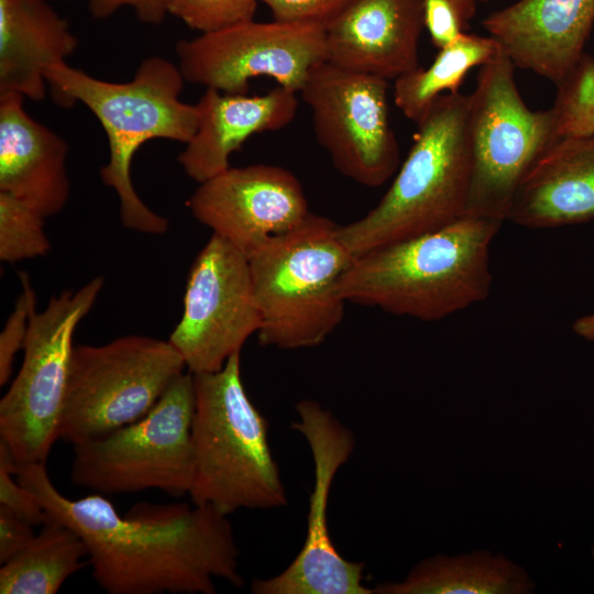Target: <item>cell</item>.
I'll return each instance as SVG.
<instances>
[{
    "label": "cell",
    "mask_w": 594,
    "mask_h": 594,
    "mask_svg": "<svg viewBox=\"0 0 594 594\" xmlns=\"http://www.w3.org/2000/svg\"><path fill=\"white\" fill-rule=\"evenodd\" d=\"M258 0H164L167 13L201 32L253 20Z\"/></svg>",
    "instance_id": "obj_27"
},
{
    "label": "cell",
    "mask_w": 594,
    "mask_h": 594,
    "mask_svg": "<svg viewBox=\"0 0 594 594\" xmlns=\"http://www.w3.org/2000/svg\"><path fill=\"white\" fill-rule=\"evenodd\" d=\"M503 221L462 216L452 223L354 258L340 294L346 302L424 321L449 317L490 294L491 244Z\"/></svg>",
    "instance_id": "obj_2"
},
{
    "label": "cell",
    "mask_w": 594,
    "mask_h": 594,
    "mask_svg": "<svg viewBox=\"0 0 594 594\" xmlns=\"http://www.w3.org/2000/svg\"><path fill=\"white\" fill-rule=\"evenodd\" d=\"M293 422L307 441L314 461L306 539L301 550L280 573L256 579L255 594H374L362 584L364 563L344 559L328 528L330 490L340 468L354 449L353 433L327 408L312 399L296 404Z\"/></svg>",
    "instance_id": "obj_14"
},
{
    "label": "cell",
    "mask_w": 594,
    "mask_h": 594,
    "mask_svg": "<svg viewBox=\"0 0 594 594\" xmlns=\"http://www.w3.org/2000/svg\"><path fill=\"white\" fill-rule=\"evenodd\" d=\"M78 40L66 20L42 0H0V96L41 101L46 70L66 62Z\"/></svg>",
    "instance_id": "obj_21"
},
{
    "label": "cell",
    "mask_w": 594,
    "mask_h": 594,
    "mask_svg": "<svg viewBox=\"0 0 594 594\" xmlns=\"http://www.w3.org/2000/svg\"><path fill=\"white\" fill-rule=\"evenodd\" d=\"M420 0H355L324 24L327 62L396 80L419 67Z\"/></svg>",
    "instance_id": "obj_17"
},
{
    "label": "cell",
    "mask_w": 594,
    "mask_h": 594,
    "mask_svg": "<svg viewBox=\"0 0 594 594\" xmlns=\"http://www.w3.org/2000/svg\"><path fill=\"white\" fill-rule=\"evenodd\" d=\"M503 50L492 36L462 33L439 48L433 62L395 80L394 101L411 121L417 122L433 101L444 94H458L470 72L497 57Z\"/></svg>",
    "instance_id": "obj_24"
},
{
    "label": "cell",
    "mask_w": 594,
    "mask_h": 594,
    "mask_svg": "<svg viewBox=\"0 0 594 594\" xmlns=\"http://www.w3.org/2000/svg\"><path fill=\"white\" fill-rule=\"evenodd\" d=\"M468 106L469 95L444 94L416 122L408 155L381 201L362 218L339 226L354 257L464 216L471 182Z\"/></svg>",
    "instance_id": "obj_4"
},
{
    "label": "cell",
    "mask_w": 594,
    "mask_h": 594,
    "mask_svg": "<svg viewBox=\"0 0 594 594\" xmlns=\"http://www.w3.org/2000/svg\"><path fill=\"white\" fill-rule=\"evenodd\" d=\"M102 287L103 278L95 277L77 290L53 296L31 315L22 365L0 400V439L18 465L45 464L59 439L73 337Z\"/></svg>",
    "instance_id": "obj_10"
},
{
    "label": "cell",
    "mask_w": 594,
    "mask_h": 594,
    "mask_svg": "<svg viewBox=\"0 0 594 594\" xmlns=\"http://www.w3.org/2000/svg\"><path fill=\"white\" fill-rule=\"evenodd\" d=\"M122 7H131L138 18L150 24L163 22L166 15L164 0H89V10L96 18H107Z\"/></svg>",
    "instance_id": "obj_33"
},
{
    "label": "cell",
    "mask_w": 594,
    "mask_h": 594,
    "mask_svg": "<svg viewBox=\"0 0 594 594\" xmlns=\"http://www.w3.org/2000/svg\"><path fill=\"white\" fill-rule=\"evenodd\" d=\"M275 20L326 24L355 0H258Z\"/></svg>",
    "instance_id": "obj_31"
},
{
    "label": "cell",
    "mask_w": 594,
    "mask_h": 594,
    "mask_svg": "<svg viewBox=\"0 0 594 594\" xmlns=\"http://www.w3.org/2000/svg\"><path fill=\"white\" fill-rule=\"evenodd\" d=\"M32 524L0 505V563L22 551L35 537Z\"/></svg>",
    "instance_id": "obj_32"
},
{
    "label": "cell",
    "mask_w": 594,
    "mask_h": 594,
    "mask_svg": "<svg viewBox=\"0 0 594 594\" xmlns=\"http://www.w3.org/2000/svg\"><path fill=\"white\" fill-rule=\"evenodd\" d=\"M482 25L515 67L557 86L585 53L594 0H518L488 14Z\"/></svg>",
    "instance_id": "obj_16"
},
{
    "label": "cell",
    "mask_w": 594,
    "mask_h": 594,
    "mask_svg": "<svg viewBox=\"0 0 594 594\" xmlns=\"http://www.w3.org/2000/svg\"><path fill=\"white\" fill-rule=\"evenodd\" d=\"M194 410V375L183 373L140 420L74 443L73 483L105 496L151 488L174 497L188 494Z\"/></svg>",
    "instance_id": "obj_7"
},
{
    "label": "cell",
    "mask_w": 594,
    "mask_h": 594,
    "mask_svg": "<svg viewBox=\"0 0 594 594\" xmlns=\"http://www.w3.org/2000/svg\"><path fill=\"white\" fill-rule=\"evenodd\" d=\"M44 219L22 200L0 191V260L15 263L45 255L51 243L44 231Z\"/></svg>",
    "instance_id": "obj_26"
},
{
    "label": "cell",
    "mask_w": 594,
    "mask_h": 594,
    "mask_svg": "<svg viewBox=\"0 0 594 594\" xmlns=\"http://www.w3.org/2000/svg\"><path fill=\"white\" fill-rule=\"evenodd\" d=\"M42 1H50V0H42Z\"/></svg>",
    "instance_id": "obj_35"
},
{
    "label": "cell",
    "mask_w": 594,
    "mask_h": 594,
    "mask_svg": "<svg viewBox=\"0 0 594 594\" xmlns=\"http://www.w3.org/2000/svg\"><path fill=\"white\" fill-rule=\"evenodd\" d=\"M260 326L249 257L212 233L190 267L184 311L168 341L190 373L215 372Z\"/></svg>",
    "instance_id": "obj_13"
},
{
    "label": "cell",
    "mask_w": 594,
    "mask_h": 594,
    "mask_svg": "<svg viewBox=\"0 0 594 594\" xmlns=\"http://www.w3.org/2000/svg\"><path fill=\"white\" fill-rule=\"evenodd\" d=\"M185 81L224 94H246L249 81L274 79L299 94L310 70L327 61L324 25L314 22H241L176 45Z\"/></svg>",
    "instance_id": "obj_12"
},
{
    "label": "cell",
    "mask_w": 594,
    "mask_h": 594,
    "mask_svg": "<svg viewBox=\"0 0 594 594\" xmlns=\"http://www.w3.org/2000/svg\"><path fill=\"white\" fill-rule=\"evenodd\" d=\"M22 292L0 333V385L10 378L16 353L23 349L30 318L35 308V293L28 274L20 273Z\"/></svg>",
    "instance_id": "obj_28"
},
{
    "label": "cell",
    "mask_w": 594,
    "mask_h": 594,
    "mask_svg": "<svg viewBox=\"0 0 594 594\" xmlns=\"http://www.w3.org/2000/svg\"><path fill=\"white\" fill-rule=\"evenodd\" d=\"M16 471L18 463L9 446L0 439V505L32 525H42L46 513L35 495L13 480Z\"/></svg>",
    "instance_id": "obj_30"
},
{
    "label": "cell",
    "mask_w": 594,
    "mask_h": 594,
    "mask_svg": "<svg viewBox=\"0 0 594 594\" xmlns=\"http://www.w3.org/2000/svg\"><path fill=\"white\" fill-rule=\"evenodd\" d=\"M23 99L19 94L0 96V191L47 218L69 198L68 145L29 116Z\"/></svg>",
    "instance_id": "obj_20"
},
{
    "label": "cell",
    "mask_w": 594,
    "mask_h": 594,
    "mask_svg": "<svg viewBox=\"0 0 594 594\" xmlns=\"http://www.w3.org/2000/svg\"><path fill=\"white\" fill-rule=\"evenodd\" d=\"M15 475L46 515L80 536L109 594H215L216 579L244 583L232 526L212 506L140 503L120 516L105 495L64 496L44 463L18 465Z\"/></svg>",
    "instance_id": "obj_1"
},
{
    "label": "cell",
    "mask_w": 594,
    "mask_h": 594,
    "mask_svg": "<svg viewBox=\"0 0 594 594\" xmlns=\"http://www.w3.org/2000/svg\"><path fill=\"white\" fill-rule=\"evenodd\" d=\"M185 367L168 340L131 334L75 345L59 439L74 444L140 420Z\"/></svg>",
    "instance_id": "obj_8"
},
{
    "label": "cell",
    "mask_w": 594,
    "mask_h": 594,
    "mask_svg": "<svg viewBox=\"0 0 594 594\" xmlns=\"http://www.w3.org/2000/svg\"><path fill=\"white\" fill-rule=\"evenodd\" d=\"M593 219L594 133L559 138L522 177L506 220L546 229Z\"/></svg>",
    "instance_id": "obj_18"
},
{
    "label": "cell",
    "mask_w": 594,
    "mask_h": 594,
    "mask_svg": "<svg viewBox=\"0 0 594 594\" xmlns=\"http://www.w3.org/2000/svg\"><path fill=\"white\" fill-rule=\"evenodd\" d=\"M387 81L324 61L310 70L299 91L310 109L316 140L336 169L371 188L384 185L399 168Z\"/></svg>",
    "instance_id": "obj_11"
},
{
    "label": "cell",
    "mask_w": 594,
    "mask_h": 594,
    "mask_svg": "<svg viewBox=\"0 0 594 594\" xmlns=\"http://www.w3.org/2000/svg\"><path fill=\"white\" fill-rule=\"evenodd\" d=\"M339 226L309 213L249 257L260 311V343L282 350L317 346L340 326L341 280L354 261Z\"/></svg>",
    "instance_id": "obj_6"
},
{
    "label": "cell",
    "mask_w": 594,
    "mask_h": 594,
    "mask_svg": "<svg viewBox=\"0 0 594 594\" xmlns=\"http://www.w3.org/2000/svg\"><path fill=\"white\" fill-rule=\"evenodd\" d=\"M424 24L439 50L465 33L475 15V0H420Z\"/></svg>",
    "instance_id": "obj_29"
},
{
    "label": "cell",
    "mask_w": 594,
    "mask_h": 594,
    "mask_svg": "<svg viewBox=\"0 0 594 594\" xmlns=\"http://www.w3.org/2000/svg\"><path fill=\"white\" fill-rule=\"evenodd\" d=\"M187 206L197 221L248 257L310 213L298 178L268 164L227 168L200 183Z\"/></svg>",
    "instance_id": "obj_15"
},
{
    "label": "cell",
    "mask_w": 594,
    "mask_h": 594,
    "mask_svg": "<svg viewBox=\"0 0 594 594\" xmlns=\"http://www.w3.org/2000/svg\"><path fill=\"white\" fill-rule=\"evenodd\" d=\"M535 584L525 570L503 554L475 551L435 556L416 564L397 583H380L375 594H526Z\"/></svg>",
    "instance_id": "obj_22"
},
{
    "label": "cell",
    "mask_w": 594,
    "mask_h": 594,
    "mask_svg": "<svg viewBox=\"0 0 594 594\" xmlns=\"http://www.w3.org/2000/svg\"><path fill=\"white\" fill-rule=\"evenodd\" d=\"M296 95L280 86L261 96L206 88L196 103V133L178 155L186 175L200 184L229 168L231 154L251 135L288 125L297 113Z\"/></svg>",
    "instance_id": "obj_19"
},
{
    "label": "cell",
    "mask_w": 594,
    "mask_h": 594,
    "mask_svg": "<svg viewBox=\"0 0 594 594\" xmlns=\"http://www.w3.org/2000/svg\"><path fill=\"white\" fill-rule=\"evenodd\" d=\"M557 88L551 107L557 136L594 133V57L584 53Z\"/></svg>",
    "instance_id": "obj_25"
},
{
    "label": "cell",
    "mask_w": 594,
    "mask_h": 594,
    "mask_svg": "<svg viewBox=\"0 0 594 594\" xmlns=\"http://www.w3.org/2000/svg\"><path fill=\"white\" fill-rule=\"evenodd\" d=\"M88 557L80 536L46 515L38 535L0 569L1 594H55Z\"/></svg>",
    "instance_id": "obj_23"
},
{
    "label": "cell",
    "mask_w": 594,
    "mask_h": 594,
    "mask_svg": "<svg viewBox=\"0 0 594 594\" xmlns=\"http://www.w3.org/2000/svg\"><path fill=\"white\" fill-rule=\"evenodd\" d=\"M190 439L191 503L230 515L287 504L268 443V422L249 398L241 378V353L215 372L195 373Z\"/></svg>",
    "instance_id": "obj_5"
},
{
    "label": "cell",
    "mask_w": 594,
    "mask_h": 594,
    "mask_svg": "<svg viewBox=\"0 0 594 594\" xmlns=\"http://www.w3.org/2000/svg\"><path fill=\"white\" fill-rule=\"evenodd\" d=\"M514 69L513 62L501 53L481 66L475 89L469 95L471 182L464 216L504 222L522 177L559 139L551 108L534 111L526 106Z\"/></svg>",
    "instance_id": "obj_9"
},
{
    "label": "cell",
    "mask_w": 594,
    "mask_h": 594,
    "mask_svg": "<svg viewBox=\"0 0 594 594\" xmlns=\"http://www.w3.org/2000/svg\"><path fill=\"white\" fill-rule=\"evenodd\" d=\"M573 331L587 341H594V314L578 318L572 324Z\"/></svg>",
    "instance_id": "obj_34"
},
{
    "label": "cell",
    "mask_w": 594,
    "mask_h": 594,
    "mask_svg": "<svg viewBox=\"0 0 594 594\" xmlns=\"http://www.w3.org/2000/svg\"><path fill=\"white\" fill-rule=\"evenodd\" d=\"M45 77L55 102L63 106L81 102L102 125L109 160L101 167L100 177L118 196L122 224L141 233H165L168 221L138 195L131 164L138 150L150 140L186 144L196 133L199 112L196 105L179 99L185 79L178 65L161 56H150L139 65L132 80L112 82L63 62L51 66Z\"/></svg>",
    "instance_id": "obj_3"
}]
</instances>
